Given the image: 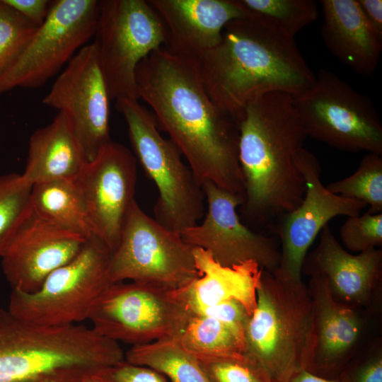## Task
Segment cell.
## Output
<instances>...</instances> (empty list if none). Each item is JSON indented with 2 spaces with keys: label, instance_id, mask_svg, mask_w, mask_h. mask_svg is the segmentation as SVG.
I'll return each instance as SVG.
<instances>
[{
  "label": "cell",
  "instance_id": "6da1fadb",
  "mask_svg": "<svg viewBox=\"0 0 382 382\" xmlns=\"http://www.w3.org/2000/svg\"><path fill=\"white\" fill-rule=\"evenodd\" d=\"M136 83L138 98L150 107L158 129L169 135L200 185L211 181L244 197L238 122L212 101L197 60L162 46L139 64Z\"/></svg>",
  "mask_w": 382,
  "mask_h": 382
},
{
  "label": "cell",
  "instance_id": "7a4b0ae2",
  "mask_svg": "<svg viewBox=\"0 0 382 382\" xmlns=\"http://www.w3.org/2000/svg\"><path fill=\"white\" fill-rule=\"evenodd\" d=\"M197 62L212 101L238 122L258 98L273 92L299 95L316 76L294 38L250 14L229 22L220 42Z\"/></svg>",
  "mask_w": 382,
  "mask_h": 382
},
{
  "label": "cell",
  "instance_id": "3957f363",
  "mask_svg": "<svg viewBox=\"0 0 382 382\" xmlns=\"http://www.w3.org/2000/svg\"><path fill=\"white\" fill-rule=\"evenodd\" d=\"M238 161L243 177L245 219L272 229L302 202L306 183L294 158L307 137L293 96L265 94L250 103L238 120Z\"/></svg>",
  "mask_w": 382,
  "mask_h": 382
},
{
  "label": "cell",
  "instance_id": "277c9868",
  "mask_svg": "<svg viewBox=\"0 0 382 382\" xmlns=\"http://www.w3.org/2000/svg\"><path fill=\"white\" fill-rule=\"evenodd\" d=\"M124 359L119 342L92 328L39 325L0 309V382H81Z\"/></svg>",
  "mask_w": 382,
  "mask_h": 382
},
{
  "label": "cell",
  "instance_id": "5b68a950",
  "mask_svg": "<svg viewBox=\"0 0 382 382\" xmlns=\"http://www.w3.org/2000/svg\"><path fill=\"white\" fill-rule=\"evenodd\" d=\"M313 330V301L303 284H293L262 270L255 308L245 337L247 354L257 360L274 382H285L305 369Z\"/></svg>",
  "mask_w": 382,
  "mask_h": 382
},
{
  "label": "cell",
  "instance_id": "8992f818",
  "mask_svg": "<svg viewBox=\"0 0 382 382\" xmlns=\"http://www.w3.org/2000/svg\"><path fill=\"white\" fill-rule=\"evenodd\" d=\"M115 105L125 120L134 156L158 191L155 219L178 233L199 224L205 213L204 194L178 149L161 136L153 114L139 100Z\"/></svg>",
  "mask_w": 382,
  "mask_h": 382
},
{
  "label": "cell",
  "instance_id": "52a82bcc",
  "mask_svg": "<svg viewBox=\"0 0 382 382\" xmlns=\"http://www.w3.org/2000/svg\"><path fill=\"white\" fill-rule=\"evenodd\" d=\"M190 286L168 289L134 282L111 283L88 320L99 335L132 346L178 338L195 314Z\"/></svg>",
  "mask_w": 382,
  "mask_h": 382
},
{
  "label": "cell",
  "instance_id": "ba28073f",
  "mask_svg": "<svg viewBox=\"0 0 382 382\" xmlns=\"http://www.w3.org/2000/svg\"><path fill=\"white\" fill-rule=\"evenodd\" d=\"M111 250L98 237L88 238L80 252L52 272L32 293L12 290L8 310L35 324L62 326L87 320L94 303L110 285Z\"/></svg>",
  "mask_w": 382,
  "mask_h": 382
},
{
  "label": "cell",
  "instance_id": "9c48e42d",
  "mask_svg": "<svg viewBox=\"0 0 382 382\" xmlns=\"http://www.w3.org/2000/svg\"><path fill=\"white\" fill-rule=\"evenodd\" d=\"M293 102L307 137L345 151L382 156V125L373 102L334 72L321 68Z\"/></svg>",
  "mask_w": 382,
  "mask_h": 382
},
{
  "label": "cell",
  "instance_id": "30bf717a",
  "mask_svg": "<svg viewBox=\"0 0 382 382\" xmlns=\"http://www.w3.org/2000/svg\"><path fill=\"white\" fill-rule=\"evenodd\" d=\"M112 283L130 280L168 289L190 286L200 277L193 247L180 234L148 216L135 199L123 223L119 243L111 253Z\"/></svg>",
  "mask_w": 382,
  "mask_h": 382
},
{
  "label": "cell",
  "instance_id": "8fae6325",
  "mask_svg": "<svg viewBox=\"0 0 382 382\" xmlns=\"http://www.w3.org/2000/svg\"><path fill=\"white\" fill-rule=\"evenodd\" d=\"M93 37L111 100H139L137 68L166 42V28L158 13L147 0L99 1Z\"/></svg>",
  "mask_w": 382,
  "mask_h": 382
},
{
  "label": "cell",
  "instance_id": "7c38bea8",
  "mask_svg": "<svg viewBox=\"0 0 382 382\" xmlns=\"http://www.w3.org/2000/svg\"><path fill=\"white\" fill-rule=\"evenodd\" d=\"M99 1L57 0L15 62L0 76V95L37 88L57 74L93 37Z\"/></svg>",
  "mask_w": 382,
  "mask_h": 382
},
{
  "label": "cell",
  "instance_id": "4fadbf2b",
  "mask_svg": "<svg viewBox=\"0 0 382 382\" xmlns=\"http://www.w3.org/2000/svg\"><path fill=\"white\" fill-rule=\"evenodd\" d=\"M294 161L304 178L306 192L301 203L282 215L272 229L280 246L279 265L272 273L284 282L300 284L304 259L323 228L335 216H358L367 206L329 191L321 182L318 158L308 149H301Z\"/></svg>",
  "mask_w": 382,
  "mask_h": 382
},
{
  "label": "cell",
  "instance_id": "5bb4252c",
  "mask_svg": "<svg viewBox=\"0 0 382 382\" xmlns=\"http://www.w3.org/2000/svg\"><path fill=\"white\" fill-rule=\"evenodd\" d=\"M110 100L92 42L81 48L69 62L42 102L67 116L88 162L112 141L109 125Z\"/></svg>",
  "mask_w": 382,
  "mask_h": 382
},
{
  "label": "cell",
  "instance_id": "9a60e30c",
  "mask_svg": "<svg viewBox=\"0 0 382 382\" xmlns=\"http://www.w3.org/2000/svg\"><path fill=\"white\" fill-rule=\"evenodd\" d=\"M207 211L203 221L180 234L193 248L209 252L218 263L233 267L249 260L274 272L280 262L279 243L275 237L255 231L244 224L236 208L242 195L226 190L211 181L202 184Z\"/></svg>",
  "mask_w": 382,
  "mask_h": 382
},
{
  "label": "cell",
  "instance_id": "2e32d148",
  "mask_svg": "<svg viewBox=\"0 0 382 382\" xmlns=\"http://www.w3.org/2000/svg\"><path fill=\"white\" fill-rule=\"evenodd\" d=\"M94 235L112 253L127 211L134 200L137 158L124 145L110 141L85 163L74 179Z\"/></svg>",
  "mask_w": 382,
  "mask_h": 382
},
{
  "label": "cell",
  "instance_id": "e0dca14e",
  "mask_svg": "<svg viewBox=\"0 0 382 382\" xmlns=\"http://www.w3.org/2000/svg\"><path fill=\"white\" fill-rule=\"evenodd\" d=\"M87 239L32 210L1 257L3 273L12 290L34 292L52 272L71 261Z\"/></svg>",
  "mask_w": 382,
  "mask_h": 382
},
{
  "label": "cell",
  "instance_id": "ac0fdd59",
  "mask_svg": "<svg viewBox=\"0 0 382 382\" xmlns=\"http://www.w3.org/2000/svg\"><path fill=\"white\" fill-rule=\"evenodd\" d=\"M313 330L305 369L318 376L337 378L351 360L364 329L357 308L335 300L323 276H311Z\"/></svg>",
  "mask_w": 382,
  "mask_h": 382
},
{
  "label": "cell",
  "instance_id": "d6986e66",
  "mask_svg": "<svg viewBox=\"0 0 382 382\" xmlns=\"http://www.w3.org/2000/svg\"><path fill=\"white\" fill-rule=\"evenodd\" d=\"M302 273L323 276L338 302L354 308L368 307L381 284L382 250L372 248L351 254L327 224L316 248L306 255Z\"/></svg>",
  "mask_w": 382,
  "mask_h": 382
},
{
  "label": "cell",
  "instance_id": "ffe728a7",
  "mask_svg": "<svg viewBox=\"0 0 382 382\" xmlns=\"http://www.w3.org/2000/svg\"><path fill=\"white\" fill-rule=\"evenodd\" d=\"M162 20L168 50L198 59L221 41L225 26L248 15L239 0H147Z\"/></svg>",
  "mask_w": 382,
  "mask_h": 382
},
{
  "label": "cell",
  "instance_id": "44dd1931",
  "mask_svg": "<svg viewBox=\"0 0 382 382\" xmlns=\"http://www.w3.org/2000/svg\"><path fill=\"white\" fill-rule=\"evenodd\" d=\"M325 45L342 64L370 76L376 69L382 37L371 28L357 0H321Z\"/></svg>",
  "mask_w": 382,
  "mask_h": 382
},
{
  "label": "cell",
  "instance_id": "7402d4cb",
  "mask_svg": "<svg viewBox=\"0 0 382 382\" xmlns=\"http://www.w3.org/2000/svg\"><path fill=\"white\" fill-rule=\"evenodd\" d=\"M86 162L69 120L58 112L50 123L31 134L21 175L31 185L74 180Z\"/></svg>",
  "mask_w": 382,
  "mask_h": 382
},
{
  "label": "cell",
  "instance_id": "603a6c76",
  "mask_svg": "<svg viewBox=\"0 0 382 382\" xmlns=\"http://www.w3.org/2000/svg\"><path fill=\"white\" fill-rule=\"evenodd\" d=\"M193 255L200 274L189 288L195 313L233 299L239 301L251 316L256 306L257 289L263 269L253 260L233 267L223 266L209 252L199 248H193Z\"/></svg>",
  "mask_w": 382,
  "mask_h": 382
},
{
  "label": "cell",
  "instance_id": "cb8c5ba5",
  "mask_svg": "<svg viewBox=\"0 0 382 382\" xmlns=\"http://www.w3.org/2000/svg\"><path fill=\"white\" fill-rule=\"evenodd\" d=\"M30 199L32 210L42 219L86 238L94 235L82 195L74 180L33 185Z\"/></svg>",
  "mask_w": 382,
  "mask_h": 382
},
{
  "label": "cell",
  "instance_id": "d4e9b609",
  "mask_svg": "<svg viewBox=\"0 0 382 382\" xmlns=\"http://www.w3.org/2000/svg\"><path fill=\"white\" fill-rule=\"evenodd\" d=\"M177 340L199 361L247 353L244 335L221 321L202 314L192 316Z\"/></svg>",
  "mask_w": 382,
  "mask_h": 382
},
{
  "label": "cell",
  "instance_id": "484cf974",
  "mask_svg": "<svg viewBox=\"0 0 382 382\" xmlns=\"http://www.w3.org/2000/svg\"><path fill=\"white\" fill-rule=\"evenodd\" d=\"M125 359L151 368L171 382H210L199 361L180 345L177 338L132 346L125 353Z\"/></svg>",
  "mask_w": 382,
  "mask_h": 382
},
{
  "label": "cell",
  "instance_id": "4316f807",
  "mask_svg": "<svg viewBox=\"0 0 382 382\" xmlns=\"http://www.w3.org/2000/svg\"><path fill=\"white\" fill-rule=\"evenodd\" d=\"M239 2L248 14L267 20L291 38L318 17L317 4L313 0H239Z\"/></svg>",
  "mask_w": 382,
  "mask_h": 382
},
{
  "label": "cell",
  "instance_id": "83f0119b",
  "mask_svg": "<svg viewBox=\"0 0 382 382\" xmlns=\"http://www.w3.org/2000/svg\"><path fill=\"white\" fill-rule=\"evenodd\" d=\"M381 156L368 153L353 174L329 183L326 188L335 195L365 203L371 214L382 213Z\"/></svg>",
  "mask_w": 382,
  "mask_h": 382
},
{
  "label": "cell",
  "instance_id": "f1b7e54d",
  "mask_svg": "<svg viewBox=\"0 0 382 382\" xmlns=\"http://www.w3.org/2000/svg\"><path fill=\"white\" fill-rule=\"evenodd\" d=\"M31 189L21 174L0 175V258L32 212Z\"/></svg>",
  "mask_w": 382,
  "mask_h": 382
},
{
  "label": "cell",
  "instance_id": "f546056e",
  "mask_svg": "<svg viewBox=\"0 0 382 382\" xmlns=\"http://www.w3.org/2000/svg\"><path fill=\"white\" fill-rule=\"evenodd\" d=\"M37 28L0 0V76L15 62Z\"/></svg>",
  "mask_w": 382,
  "mask_h": 382
},
{
  "label": "cell",
  "instance_id": "4dcf8cb0",
  "mask_svg": "<svg viewBox=\"0 0 382 382\" xmlns=\"http://www.w3.org/2000/svg\"><path fill=\"white\" fill-rule=\"evenodd\" d=\"M199 364L210 382H274L265 367L247 353Z\"/></svg>",
  "mask_w": 382,
  "mask_h": 382
},
{
  "label": "cell",
  "instance_id": "1f68e13d",
  "mask_svg": "<svg viewBox=\"0 0 382 382\" xmlns=\"http://www.w3.org/2000/svg\"><path fill=\"white\" fill-rule=\"evenodd\" d=\"M341 241L350 251L364 252L382 245V213L347 216L340 229Z\"/></svg>",
  "mask_w": 382,
  "mask_h": 382
},
{
  "label": "cell",
  "instance_id": "d6a6232c",
  "mask_svg": "<svg viewBox=\"0 0 382 382\" xmlns=\"http://www.w3.org/2000/svg\"><path fill=\"white\" fill-rule=\"evenodd\" d=\"M340 382H382V349L377 345L357 361L348 363L337 376Z\"/></svg>",
  "mask_w": 382,
  "mask_h": 382
},
{
  "label": "cell",
  "instance_id": "836d02e7",
  "mask_svg": "<svg viewBox=\"0 0 382 382\" xmlns=\"http://www.w3.org/2000/svg\"><path fill=\"white\" fill-rule=\"evenodd\" d=\"M106 382H168L159 372L125 359L99 374Z\"/></svg>",
  "mask_w": 382,
  "mask_h": 382
},
{
  "label": "cell",
  "instance_id": "e575fe53",
  "mask_svg": "<svg viewBox=\"0 0 382 382\" xmlns=\"http://www.w3.org/2000/svg\"><path fill=\"white\" fill-rule=\"evenodd\" d=\"M196 313L213 317L244 336L250 318L245 308L239 301L233 299L203 308Z\"/></svg>",
  "mask_w": 382,
  "mask_h": 382
},
{
  "label": "cell",
  "instance_id": "d590c367",
  "mask_svg": "<svg viewBox=\"0 0 382 382\" xmlns=\"http://www.w3.org/2000/svg\"><path fill=\"white\" fill-rule=\"evenodd\" d=\"M2 1L37 27L46 19L52 4L47 0Z\"/></svg>",
  "mask_w": 382,
  "mask_h": 382
},
{
  "label": "cell",
  "instance_id": "8d00e7d4",
  "mask_svg": "<svg viewBox=\"0 0 382 382\" xmlns=\"http://www.w3.org/2000/svg\"><path fill=\"white\" fill-rule=\"evenodd\" d=\"M357 1L368 23L382 37V1L357 0Z\"/></svg>",
  "mask_w": 382,
  "mask_h": 382
},
{
  "label": "cell",
  "instance_id": "74e56055",
  "mask_svg": "<svg viewBox=\"0 0 382 382\" xmlns=\"http://www.w3.org/2000/svg\"><path fill=\"white\" fill-rule=\"evenodd\" d=\"M285 382H340L338 378H327L314 374L306 369L294 372Z\"/></svg>",
  "mask_w": 382,
  "mask_h": 382
},
{
  "label": "cell",
  "instance_id": "f35d334b",
  "mask_svg": "<svg viewBox=\"0 0 382 382\" xmlns=\"http://www.w3.org/2000/svg\"><path fill=\"white\" fill-rule=\"evenodd\" d=\"M81 382H106L99 374H93L84 378Z\"/></svg>",
  "mask_w": 382,
  "mask_h": 382
}]
</instances>
